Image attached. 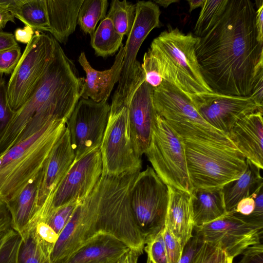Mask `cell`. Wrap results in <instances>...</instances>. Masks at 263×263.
<instances>
[{"label":"cell","instance_id":"1","mask_svg":"<svg viewBox=\"0 0 263 263\" xmlns=\"http://www.w3.org/2000/svg\"><path fill=\"white\" fill-rule=\"evenodd\" d=\"M256 11L251 1L229 0L220 18L199 37L196 57L213 92L249 97L263 77V44L257 40Z\"/></svg>","mask_w":263,"mask_h":263},{"label":"cell","instance_id":"2","mask_svg":"<svg viewBox=\"0 0 263 263\" xmlns=\"http://www.w3.org/2000/svg\"><path fill=\"white\" fill-rule=\"evenodd\" d=\"M55 40L49 61L0 139V154L53 120L67 121L81 98L84 78Z\"/></svg>","mask_w":263,"mask_h":263},{"label":"cell","instance_id":"3","mask_svg":"<svg viewBox=\"0 0 263 263\" xmlns=\"http://www.w3.org/2000/svg\"><path fill=\"white\" fill-rule=\"evenodd\" d=\"M140 172L102 175L88 196L95 209V235L110 234L143 252L145 237L135 222L130 202V190Z\"/></svg>","mask_w":263,"mask_h":263},{"label":"cell","instance_id":"4","mask_svg":"<svg viewBox=\"0 0 263 263\" xmlns=\"http://www.w3.org/2000/svg\"><path fill=\"white\" fill-rule=\"evenodd\" d=\"M66 121L53 120L32 136L14 144L0 165V200L6 203L42 170Z\"/></svg>","mask_w":263,"mask_h":263},{"label":"cell","instance_id":"5","mask_svg":"<svg viewBox=\"0 0 263 263\" xmlns=\"http://www.w3.org/2000/svg\"><path fill=\"white\" fill-rule=\"evenodd\" d=\"M199 40L191 32L185 34L178 27L168 25L152 41L149 49L156 58L162 78L189 98L213 92L201 74L196 54Z\"/></svg>","mask_w":263,"mask_h":263},{"label":"cell","instance_id":"6","mask_svg":"<svg viewBox=\"0 0 263 263\" xmlns=\"http://www.w3.org/2000/svg\"><path fill=\"white\" fill-rule=\"evenodd\" d=\"M153 101L156 113L182 139L236 148L227 134L208 123L189 98L173 84L163 80L153 88Z\"/></svg>","mask_w":263,"mask_h":263},{"label":"cell","instance_id":"7","mask_svg":"<svg viewBox=\"0 0 263 263\" xmlns=\"http://www.w3.org/2000/svg\"><path fill=\"white\" fill-rule=\"evenodd\" d=\"M192 190L222 187L246 171L247 158L236 148L183 139Z\"/></svg>","mask_w":263,"mask_h":263},{"label":"cell","instance_id":"8","mask_svg":"<svg viewBox=\"0 0 263 263\" xmlns=\"http://www.w3.org/2000/svg\"><path fill=\"white\" fill-rule=\"evenodd\" d=\"M136 18L124 48L122 68L117 88L112 98L110 114L126 106L132 93L145 76L137 55L143 42L151 31L160 26L161 11L152 1H138Z\"/></svg>","mask_w":263,"mask_h":263},{"label":"cell","instance_id":"9","mask_svg":"<svg viewBox=\"0 0 263 263\" xmlns=\"http://www.w3.org/2000/svg\"><path fill=\"white\" fill-rule=\"evenodd\" d=\"M145 154L157 175L167 186L191 193L183 139L157 113Z\"/></svg>","mask_w":263,"mask_h":263},{"label":"cell","instance_id":"10","mask_svg":"<svg viewBox=\"0 0 263 263\" xmlns=\"http://www.w3.org/2000/svg\"><path fill=\"white\" fill-rule=\"evenodd\" d=\"M168 187L149 166L137 176L130 202L135 222L145 238L163 228L168 202Z\"/></svg>","mask_w":263,"mask_h":263},{"label":"cell","instance_id":"11","mask_svg":"<svg viewBox=\"0 0 263 263\" xmlns=\"http://www.w3.org/2000/svg\"><path fill=\"white\" fill-rule=\"evenodd\" d=\"M55 43L52 36L37 31L27 44L7 85L8 103L13 111L27 100L53 53Z\"/></svg>","mask_w":263,"mask_h":263},{"label":"cell","instance_id":"12","mask_svg":"<svg viewBox=\"0 0 263 263\" xmlns=\"http://www.w3.org/2000/svg\"><path fill=\"white\" fill-rule=\"evenodd\" d=\"M100 150L102 175L117 176L141 170V156L131 135L126 106L109 114Z\"/></svg>","mask_w":263,"mask_h":263},{"label":"cell","instance_id":"13","mask_svg":"<svg viewBox=\"0 0 263 263\" xmlns=\"http://www.w3.org/2000/svg\"><path fill=\"white\" fill-rule=\"evenodd\" d=\"M102 174V160L100 148L74 161L40 209V220L52 210L84 201L93 190Z\"/></svg>","mask_w":263,"mask_h":263},{"label":"cell","instance_id":"14","mask_svg":"<svg viewBox=\"0 0 263 263\" xmlns=\"http://www.w3.org/2000/svg\"><path fill=\"white\" fill-rule=\"evenodd\" d=\"M110 105L80 98L66 123L75 160L100 148L107 126Z\"/></svg>","mask_w":263,"mask_h":263},{"label":"cell","instance_id":"15","mask_svg":"<svg viewBox=\"0 0 263 263\" xmlns=\"http://www.w3.org/2000/svg\"><path fill=\"white\" fill-rule=\"evenodd\" d=\"M263 227L227 213L215 220L194 227L195 235L204 242L219 248L234 258L249 247L261 243Z\"/></svg>","mask_w":263,"mask_h":263},{"label":"cell","instance_id":"16","mask_svg":"<svg viewBox=\"0 0 263 263\" xmlns=\"http://www.w3.org/2000/svg\"><path fill=\"white\" fill-rule=\"evenodd\" d=\"M189 99L210 125L226 134L245 116L263 111L250 97L205 92L192 95Z\"/></svg>","mask_w":263,"mask_h":263},{"label":"cell","instance_id":"17","mask_svg":"<svg viewBox=\"0 0 263 263\" xmlns=\"http://www.w3.org/2000/svg\"><path fill=\"white\" fill-rule=\"evenodd\" d=\"M96 212L88 196L80 203L60 234L51 254L52 263H60L95 235Z\"/></svg>","mask_w":263,"mask_h":263},{"label":"cell","instance_id":"18","mask_svg":"<svg viewBox=\"0 0 263 263\" xmlns=\"http://www.w3.org/2000/svg\"><path fill=\"white\" fill-rule=\"evenodd\" d=\"M153 93V88L144 80L133 92L126 106L131 135L141 156L148 147L156 115Z\"/></svg>","mask_w":263,"mask_h":263},{"label":"cell","instance_id":"19","mask_svg":"<svg viewBox=\"0 0 263 263\" xmlns=\"http://www.w3.org/2000/svg\"><path fill=\"white\" fill-rule=\"evenodd\" d=\"M74 160L69 133L66 127L40 172L37 196L38 211L54 191Z\"/></svg>","mask_w":263,"mask_h":263},{"label":"cell","instance_id":"20","mask_svg":"<svg viewBox=\"0 0 263 263\" xmlns=\"http://www.w3.org/2000/svg\"><path fill=\"white\" fill-rule=\"evenodd\" d=\"M262 114L258 110L245 116L227 133L236 148L260 170L263 168Z\"/></svg>","mask_w":263,"mask_h":263},{"label":"cell","instance_id":"21","mask_svg":"<svg viewBox=\"0 0 263 263\" xmlns=\"http://www.w3.org/2000/svg\"><path fill=\"white\" fill-rule=\"evenodd\" d=\"M124 54V48L122 45L111 67L106 70L99 71L91 67L85 53H81L78 61L86 76L84 80L81 98L89 99L97 102L107 100L115 85L119 81Z\"/></svg>","mask_w":263,"mask_h":263},{"label":"cell","instance_id":"22","mask_svg":"<svg viewBox=\"0 0 263 263\" xmlns=\"http://www.w3.org/2000/svg\"><path fill=\"white\" fill-rule=\"evenodd\" d=\"M129 248L115 236L99 233L60 263H115Z\"/></svg>","mask_w":263,"mask_h":263},{"label":"cell","instance_id":"23","mask_svg":"<svg viewBox=\"0 0 263 263\" xmlns=\"http://www.w3.org/2000/svg\"><path fill=\"white\" fill-rule=\"evenodd\" d=\"M168 202L165 222L184 248L193 236L191 193L167 186Z\"/></svg>","mask_w":263,"mask_h":263},{"label":"cell","instance_id":"24","mask_svg":"<svg viewBox=\"0 0 263 263\" xmlns=\"http://www.w3.org/2000/svg\"><path fill=\"white\" fill-rule=\"evenodd\" d=\"M40 176V172L16 196L5 203L11 216V227L21 237L27 233L38 211Z\"/></svg>","mask_w":263,"mask_h":263},{"label":"cell","instance_id":"25","mask_svg":"<svg viewBox=\"0 0 263 263\" xmlns=\"http://www.w3.org/2000/svg\"><path fill=\"white\" fill-rule=\"evenodd\" d=\"M84 0H46L50 33L65 44L75 31L78 13Z\"/></svg>","mask_w":263,"mask_h":263},{"label":"cell","instance_id":"26","mask_svg":"<svg viewBox=\"0 0 263 263\" xmlns=\"http://www.w3.org/2000/svg\"><path fill=\"white\" fill-rule=\"evenodd\" d=\"M191 206L194 227L227 214L222 187L193 189Z\"/></svg>","mask_w":263,"mask_h":263},{"label":"cell","instance_id":"27","mask_svg":"<svg viewBox=\"0 0 263 263\" xmlns=\"http://www.w3.org/2000/svg\"><path fill=\"white\" fill-rule=\"evenodd\" d=\"M247 163L246 171L238 179L222 187L227 213L233 211L241 200L251 196L263 187V178L260 174L261 170L248 159Z\"/></svg>","mask_w":263,"mask_h":263},{"label":"cell","instance_id":"28","mask_svg":"<svg viewBox=\"0 0 263 263\" xmlns=\"http://www.w3.org/2000/svg\"><path fill=\"white\" fill-rule=\"evenodd\" d=\"M123 35L115 29L107 17L101 21L91 37V45L98 57L106 58L114 54L123 45Z\"/></svg>","mask_w":263,"mask_h":263},{"label":"cell","instance_id":"29","mask_svg":"<svg viewBox=\"0 0 263 263\" xmlns=\"http://www.w3.org/2000/svg\"><path fill=\"white\" fill-rule=\"evenodd\" d=\"M107 0H84L78 15L77 24L85 34L92 36L98 23L106 16Z\"/></svg>","mask_w":263,"mask_h":263},{"label":"cell","instance_id":"30","mask_svg":"<svg viewBox=\"0 0 263 263\" xmlns=\"http://www.w3.org/2000/svg\"><path fill=\"white\" fill-rule=\"evenodd\" d=\"M136 14V4L126 0H113L106 17L110 19L119 34L128 36L133 26Z\"/></svg>","mask_w":263,"mask_h":263},{"label":"cell","instance_id":"31","mask_svg":"<svg viewBox=\"0 0 263 263\" xmlns=\"http://www.w3.org/2000/svg\"><path fill=\"white\" fill-rule=\"evenodd\" d=\"M20 21L33 30L50 32L46 0H23Z\"/></svg>","mask_w":263,"mask_h":263},{"label":"cell","instance_id":"32","mask_svg":"<svg viewBox=\"0 0 263 263\" xmlns=\"http://www.w3.org/2000/svg\"><path fill=\"white\" fill-rule=\"evenodd\" d=\"M22 239L17 263H52L51 252L40 243L33 229Z\"/></svg>","mask_w":263,"mask_h":263},{"label":"cell","instance_id":"33","mask_svg":"<svg viewBox=\"0 0 263 263\" xmlns=\"http://www.w3.org/2000/svg\"><path fill=\"white\" fill-rule=\"evenodd\" d=\"M229 0H205L194 27V35L206 34L223 14Z\"/></svg>","mask_w":263,"mask_h":263},{"label":"cell","instance_id":"34","mask_svg":"<svg viewBox=\"0 0 263 263\" xmlns=\"http://www.w3.org/2000/svg\"><path fill=\"white\" fill-rule=\"evenodd\" d=\"M163 228L145 238L144 249L147 255V263H170L163 237Z\"/></svg>","mask_w":263,"mask_h":263},{"label":"cell","instance_id":"35","mask_svg":"<svg viewBox=\"0 0 263 263\" xmlns=\"http://www.w3.org/2000/svg\"><path fill=\"white\" fill-rule=\"evenodd\" d=\"M79 203H70L52 210L41 221L46 222L59 236Z\"/></svg>","mask_w":263,"mask_h":263},{"label":"cell","instance_id":"36","mask_svg":"<svg viewBox=\"0 0 263 263\" xmlns=\"http://www.w3.org/2000/svg\"><path fill=\"white\" fill-rule=\"evenodd\" d=\"M141 67L145 81L153 88L162 83L163 79L157 60L149 49L144 55Z\"/></svg>","mask_w":263,"mask_h":263},{"label":"cell","instance_id":"37","mask_svg":"<svg viewBox=\"0 0 263 263\" xmlns=\"http://www.w3.org/2000/svg\"><path fill=\"white\" fill-rule=\"evenodd\" d=\"M15 112L9 104L7 85L3 74L0 73V139L11 121Z\"/></svg>","mask_w":263,"mask_h":263},{"label":"cell","instance_id":"38","mask_svg":"<svg viewBox=\"0 0 263 263\" xmlns=\"http://www.w3.org/2000/svg\"><path fill=\"white\" fill-rule=\"evenodd\" d=\"M163 237L170 263H177L182 256L184 248L165 222L163 229Z\"/></svg>","mask_w":263,"mask_h":263},{"label":"cell","instance_id":"39","mask_svg":"<svg viewBox=\"0 0 263 263\" xmlns=\"http://www.w3.org/2000/svg\"><path fill=\"white\" fill-rule=\"evenodd\" d=\"M21 55L19 46L0 52V73L11 74Z\"/></svg>","mask_w":263,"mask_h":263},{"label":"cell","instance_id":"40","mask_svg":"<svg viewBox=\"0 0 263 263\" xmlns=\"http://www.w3.org/2000/svg\"><path fill=\"white\" fill-rule=\"evenodd\" d=\"M203 243L198 236L193 235L184 247L182 256L177 263H194Z\"/></svg>","mask_w":263,"mask_h":263},{"label":"cell","instance_id":"41","mask_svg":"<svg viewBox=\"0 0 263 263\" xmlns=\"http://www.w3.org/2000/svg\"><path fill=\"white\" fill-rule=\"evenodd\" d=\"M254 195L255 205L253 212L247 217L239 218L247 222L263 227V187L259 189Z\"/></svg>","mask_w":263,"mask_h":263},{"label":"cell","instance_id":"42","mask_svg":"<svg viewBox=\"0 0 263 263\" xmlns=\"http://www.w3.org/2000/svg\"><path fill=\"white\" fill-rule=\"evenodd\" d=\"M221 253L219 248L204 242L194 263H216Z\"/></svg>","mask_w":263,"mask_h":263},{"label":"cell","instance_id":"43","mask_svg":"<svg viewBox=\"0 0 263 263\" xmlns=\"http://www.w3.org/2000/svg\"><path fill=\"white\" fill-rule=\"evenodd\" d=\"M238 263H263V246L261 243L248 247L242 253Z\"/></svg>","mask_w":263,"mask_h":263},{"label":"cell","instance_id":"44","mask_svg":"<svg viewBox=\"0 0 263 263\" xmlns=\"http://www.w3.org/2000/svg\"><path fill=\"white\" fill-rule=\"evenodd\" d=\"M254 194L250 197L241 200L237 204L234 210L229 213H231L239 218L250 215L253 212L255 208V203Z\"/></svg>","mask_w":263,"mask_h":263},{"label":"cell","instance_id":"45","mask_svg":"<svg viewBox=\"0 0 263 263\" xmlns=\"http://www.w3.org/2000/svg\"><path fill=\"white\" fill-rule=\"evenodd\" d=\"M255 5L256 9L255 23L257 33V40L259 42L263 44V1H255Z\"/></svg>","mask_w":263,"mask_h":263},{"label":"cell","instance_id":"46","mask_svg":"<svg viewBox=\"0 0 263 263\" xmlns=\"http://www.w3.org/2000/svg\"><path fill=\"white\" fill-rule=\"evenodd\" d=\"M18 46L14 35L0 31V52Z\"/></svg>","mask_w":263,"mask_h":263},{"label":"cell","instance_id":"47","mask_svg":"<svg viewBox=\"0 0 263 263\" xmlns=\"http://www.w3.org/2000/svg\"><path fill=\"white\" fill-rule=\"evenodd\" d=\"M23 0H0V7L5 9L20 20V7Z\"/></svg>","mask_w":263,"mask_h":263},{"label":"cell","instance_id":"48","mask_svg":"<svg viewBox=\"0 0 263 263\" xmlns=\"http://www.w3.org/2000/svg\"><path fill=\"white\" fill-rule=\"evenodd\" d=\"M10 228V214L6 203L0 200V232Z\"/></svg>","mask_w":263,"mask_h":263},{"label":"cell","instance_id":"49","mask_svg":"<svg viewBox=\"0 0 263 263\" xmlns=\"http://www.w3.org/2000/svg\"><path fill=\"white\" fill-rule=\"evenodd\" d=\"M33 34V29L25 25L23 28L16 29L14 36L16 41L27 44L32 39Z\"/></svg>","mask_w":263,"mask_h":263},{"label":"cell","instance_id":"50","mask_svg":"<svg viewBox=\"0 0 263 263\" xmlns=\"http://www.w3.org/2000/svg\"><path fill=\"white\" fill-rule=\"evenodd\" d=\"M257 106L263 109V77H260L254 85L250 96Z\"/></svg>","mask_w":263,"mask_h":263},{"label":"cell","instance_id":"51","mask_svg":"<svg viewBox=\"0 0 263 263\" xmlns=\"http://www.w3.org/2000/svg\"><path fill=\"white\" fill-rule=\"evenodd\" d=\"M142 253L130 248L115 263H137L138 257Z\"/></svg>","mask_w":263,"mask_h":263},{"label":"cell","instance_id":"52","mask_svg":"<svg viewBox=\"0 0 263 263\" xmlns=\"http://www.w3.org/2000/svg\"><path fill=\"white\" fill-rule=\"evenodd\" d=\"M16 234L11 228L0 232V255L8 241Z\"/></svg>","mask_w":263,"mask_h":263},{"label":"cell","instance_id":"53","mask_svg":"<svg viewBox=\"0 0 263 263\" xmlns=\"http://www.w3.org/2000/svg\"><path fill=\"white\" fill-rule=\"evenodd\" d=\"M14 16L7 10L0 7V31H2L9 22L14 23Z\"/></svg>","mask_w":263,"mask_h":263},{"label":"cell","instance_id":"54","mask_svg":"<svg viewBox=\"0 0 263 263\" xmlns=\"http://www.w3.org/2000/svg\"><path fill=\"white\" fill-rule=\"evenodd\" d=\"M205 0H187L189 5V12L191 13L192 11L198 7H202Z\"/></svg>","mask_w":263,"mask_h":263},{"label":"cell","instance_id":"55","mask_svg":"<svg viewBox=\"0 0 263 263\" xmlns=\"http://www.w3.org/2000/svg\"><path fill=\"white\" fill-rule=\"evenodd\" d=\"M233 258L228 256L221 251L219 259L216 263H233Z\"/></svg>","mask_w":263,"mask_h":263},{"label":"cell","instance_id":"56","mask_svg":"<svg viewBox=\"0 0 263 263\" xmlns=\"http://www.w3.org/2000/svg\"><path fill=\"white\" fill-rule=\"evenodd\" d=\"M179 0H155L154 2L157 5H160L165 8L168 7L173 3H178Z\"/></svg>","mask_w":263,"mask_h":263}]
</instances>
